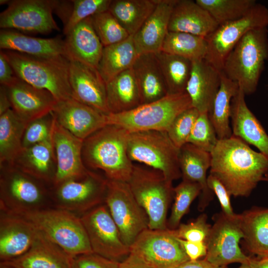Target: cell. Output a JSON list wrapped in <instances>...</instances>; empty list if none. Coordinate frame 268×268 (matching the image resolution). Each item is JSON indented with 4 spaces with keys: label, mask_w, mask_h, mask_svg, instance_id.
<instances>
[{
    "label": "cell",
    "mask_w": 268,
    "mask_h": 268,
    "mask_svg": "<svg viewBox=\"0 0 268 268\" xmlns=\"http://www.w3.org/2000/svg\"><path fill=\"white\" fill-rule=\"evenodd\" d=\"M210 173L230 196L248 197L262 181H268V159L232 135L219 139L211 151Z\"/></svg>",
    "instance_id": "cell-1"
},
{
    "label": "cell",
    "mask_w": 268,
    "mask_h": 268,
    "mask_svg": "<svg viewBox=\"0 0 268 268\" xmlns=\"http://www.w3.org/2000/svg\"><path fill=\"white\" fill-rule=\"evenodd\" d=\"M129 132L108 124L83 140L82 159L89 170L101 171L108 180L128 182L134 165L128 153Z\"/></svg>",
    "instance_id": "cell-2"
},
{
    "label": "cell",
    "mask_w": 268,
    "mask_h": 268,
    "mask_svg": "<svg viewBox=\"0 0 268 268\" xmlns=\"http://www.w3.org/2000/svg\"><path fill=\"white\" fill-rule=\"evenodd\" d=\"M20 79L51 92L58 101L74 98L70 85V61L65 56L39 57L1 50Z\"/></svg>",
    "instance_id": "cell-3"
},
{
    "label": "cell",
    "mask_w": 268,
    "mask_h": 268,
    "mask_svg": "<svg viewBox=\"0 0 268 268\" xmlns=\"http://www.w3.org/2000/svg\"><path fill=\"white\" fill-rule=\"evenodd\" d=\"M268 59V27L248 31L226 57L222 72L246 95L254 93Z\"/></svg>",
    "instance_id": "cell-4"
},
{
    "label": "cell",
    "mask_w": 268,
    "mask_h": 268,
    "mask_svg": "<svg viewBox=\"0 0 268 268\" xmlns=\"http://www.w3.org/2000/svg\"><path fill=\"white\" fill-rule=\"evenodd\" d=\"M51 187L12 165L0 166V211L22 215L52 207Z\"/></svg>",
    "instance_id": "cell-5"
},
{
    "label": "cell",
    "mask_w": 268,
    "mask_h": 268,
    "mask_svg": "<svg viewBox=\"0 0 268 268\" xmlns=\"http://www.w3.org/2000/svg\"><path fill=\"white\" fill-rule=\"evenodd\" d=\"M19 216L71 257L93 252L80 217L75 214L52 207Z\"/></svg>",
    "instance_id": "cell-6"
},
{
    "label": "cell",
    "mask_w": 268,
    "mask_h": 268,
    "mask_svg": "<svg viewBox=\"0 0 268 268\" xmlns=\"http://www.w3.org/2000/svg\"><path fill=\"white\" fill-rule=\"evenodd\" d=\"M127 183L136 201L147 215L148 228H168L167 212L174 198L172 182L158 170L134 165Z\"/></svg>",
    "instance_id": "cell-7"
},
{
    "label": "cell",
    "mask_w": 268,
    "mask_h": 268,
    "mask_svg": "<svg viewBox=\"0 0 268 268\" xmlns=\"http://www.w3.org/2000/svg\"><path fill=\"white\" fill-rule=\"evenodd\" d=\"M193 107L186 92L168 94L154 102L141 104L130 111L106 115L107 125H115L129 133L147 131L166 132L181 112Z\"/></svg>",
    "instance_id": "cell-8"
},
{
    "label": "cell",
    "mask_w": 268,
    "mask_h": 268,
    "mask_svg": "<svg viewBox=\"0 0 268 268\" xmlns=\"http://www.w3.org/2000/svg\"><path fill=\"white\" fill-rule=\"evenodd\" d=\"M179 151L165 131L129 133L128 153L131 160L160 171L171 182L181 177Z\"/></svg>",
    "instance_id": "cell-9"
},
{
    "label": "cell",
    "mask_w": 268,
    "mask_h": 268,
    "mask_svg": "<svg viewBox=\"0 0 268 268\" xmlns=\"http://www.w3.org/2000/svg\"><path fill=\"white\" fill-rule=\"evenodd\" d=\"M107 186L108 180L104 176L88 170L82 176L51 187L52 206L81 216L105 203Z\"/></svg>",
    "instance_id": "cell-10"
},
{
    "label": "cell",
    "mask_w": 268,
    "mask_h": 268,
    "mask_svg": "<svg viewBox=\"0 0 268 268\" xmlns=\"http://www.w3.org/2000/svg\"><path fill=\"white\" fill-rule=\"evenodd\" d=\"M105 204L119 229L123 242L130 248L137 236L148 228L146 212L126 182L108 180Z\"/></svg>",
    "instance_id": "cell-11"
},
{
    "label": "cell",
    "mask_w": 268,
    "mask_h": 268,
    "mask_svg": "<svg viewBox=\"0 0 268 268\" xmlns=\"http://www.w3.org/2000/svg\"><path fill=\"white\" fill-rule=\"evenodd\" d=\"M268 27V8L257 3L243 17L219 25L205 38L207 43L204 60L221 72L229 53L250 30Z\"/></svg>",
    "instance_id": "cell-12"
},
{
    "label": "cell",
    "mask_w": 268,
    "mask_h": 268,
    "mask_svg": "<svg viewBox=\"0 0 268 268\" xmlns=\"http://www.w3.org/2000/svg\"><path fill=\"white\" fill-rule=\"evenodd\" d=\"M134 254L151 268H175L190 260L174 230L142 231L130 247Z\"/></svg>",
    "instance_id": "cell-13"
},
{
    "label": "cell",
    "mask_w": 268,
    "mask_h": 268,
    "mask_svg": "<svg viewBox=\"0 0 268 268\" xmlns=\"http://www.w3.org/2000/svg\"><path fill=\"white\" fill-rule=\"evenodd\" d=\"M57 0H9L0 14L1 29L46 34L60 30L53 16Z\"/></svg>",
    "instance_id": "cell-14"
},
{
    "label": "cell",
    "mask_w": 268,
    "mask_h": 268,
    "mask_svg": "<svg viewBox=\"0 0 268 268\" xmlns=\"http://www.w3.org/2000/svg\"><path fill=\"white\" fill-rule=\"evenodd\" d=\"M80 217L93 252L121 262L130 254L107 205L101 204Z\"/></svg>",
    "instance_id": "cell-15"
},
{
    "label": "cell",
    "mask_w": 268,
    "mask_h": 268,
    "mask_svg": "<svg viewBox=\"0 0 268 268\" xmlns=\"http://www.w3.org/2000/svg\"><path fill=\"white\" fill-rule=\"evenodd\" d=\"M243 237L240 214L229 217L221 213L211 227L205 242L207 253L204 259L218 267L249 263L251 258L243 253L239 246Z\"/></svg>",
    "instance_id": "cell-16"
},
{
    "label": "cell",
    "mask_w": 268,
    "mask_h": 268,
    "mask_svg": "<svg viewBox=\"0 0 268 268\" xmlns=\"http://www.w3.org/2000/svg\"><path fill=\"white\" fill-rule=\"evenodd\" d=\"M52 113L59 125L82 140L107 125L106 115L74 98L58 101Z\"/></svg>",
    "instance_id": "cell-17"
},
{
    "label": "cell",
    "mask_w": 268,
    "mask_h": 268,
    "mask_svg": "<svg viewBox=\"0 0 268 268\" xmlns=\"http://www.w3.org/2000/svg\"><path fill=\"white\" fill-rule=\"evenodd\" d=\"M52 139L57 160V172L52 186L82 176L88 171L82 159L84 140L64 129L56 120Z\"/></svg>",
    "instance_id": "cell-18"
},
{
    "label": "cell",
    "mask_w": 268,
    "mask_h": 268,
    "mask_svg": "<svg viewBox=\"0 0 268 268\" xmlns=\"http://www.w3.org/2000/svg\"><path fill=\"white\" fill-rule=\"evenodd\" d=\"M69 79L74 99L108 115L106 83L97 68L70 61Z\"/></svg>",
    "instance_id": "cell-19"
},
{
    "label": "cell",
    "mask_w": 268,
    "mask_h": 268,
    "mask_svg": "<svg viewBox=\"0 0 268 268\" xmlns=\"http://www.w3.org/2000/svg\"><path fill=\"white\" fill-rule=\"evenodd\" d=\"M6 88L11 109L27 124L52 112L58 102L49 91L35 87L19 78Z\"/></svg>",
    "instance_id": "cell-20"
},
{
    "label": "cell",
    "mask_w": 268,
    "mask_h": 268,
    "mask_svg": "<svg viewBox=\"0 0 268 268\" xmlns=\"http://www.w3.org/2000/svg\"><path fill=\"white\" fill-rule=\"evenodd\" d=\"M38 230L26 219L0 211V260L9 261L26 253Z\"/></svg>",
    "instance_id": "cell-21"
},
{
    "label": "cell",
    "mask_w": 268,
    "mask_h": 268,
    "mask_svg": "<svg viewBox=\"0 0 268 268\" xmlns=\"http://www.w3.org/2000/svg\"><path fill=\"white\" fill-rule=\"evenodd\" d=\"M245 94L241 88L231 103L230 119L232 135L257 147L268 159V134L248 108Z\"/></svg>",
    "instance_id": "cell-22"
},
{
    "label": "cell",
    "mask_w": 268,
    "mask_h": 268,
    "mask_svg": "<svg viewBox=\"0 0 268 268\" xmlns=\"http://www.w3.org/2000/svg\"><path fill=\"white\" fill-rule=\"evenodd\" d=\"M221 72L204 59L192 62L186 91L192 107L200 113H209L219 90Z\"/></svg>",
    "instance_id": "cell-23"
},
{
    "label": "cell",
    "mask_w": 268,
    "mask_h": 268,
    "mask_svg": "<svg viewBox=\"0 0 268 268\" xmlns=\"http://www.w3.org/2000/svg\"><path fill=\"white\" fill-rule=\"evenodd\" d=\"M177 0H158L154 10L133 36L138 55L161 51L168 32L171 14Z\"/></svg>",
    "instance_id": "cell-24"
},
{
    "label": "cell",
    "mask_w": 268,
    "mask_h": 268,
    "mask_svg": "<svg viewBox=\"0 0 268 268\" xmlns=\"http://www.w3.org/2000/svg\"><path fill=\"white\" fill-rule=\"evenodd\" d=\"M66 36L67 58L97 68L104 47L93 28L91 16L79 22Z\"/></svg>",
    "instance_id": "cell-25"
},
{
    "label": "cell",
    "mask_w": 268,
    "mask_h": 268,
    "mask_svg": "<svg viewBox=\"0 0 268 268\" xmlns=\"http://www.w3.org/2000/svg\"><path fill=\"white\" fill-rule=\"evenodd\" d=\"M10 165L52 186L57 160L52 136L42 142L23 148Z\"/></svg>",
    "instance_id": "cell-26"
},
{
    "label": "cell",
    "mask_w": 268,
    "mask_h": 268,
    "mask_svg": "<svg viewBox=\"0 0 268 268\" xmlns=\"http://www.w3.org/2000/svg\"><path fill=\"white\" fill-rule=\"evenodd\" d=\"M219 26L210 14L192 0H177L173 8L168 31L181 32L206 38Z\"/></svg>",
    "instance_id": "cell-27"
},
{
    "label": "cell",
    "mask_w": 268,
    "mask_h": 268,
    "mask_svg": "<svg viewBox=\"0 0 268 268\" xmlns=\"http://www.w3.org/2000/svg\"><path fill=\"white\" fill-rule=\"evenodd\" d=\"M179 162L182 180L197 183L201 187L199 206L202 210L213 196V192L207 185L206 176L211 166V153L187 143L180 148Z\"/></svg>",
    "instance_id": "cell-28"
},
{
    "label": "cell",
    "mask_w": 268,
    "mask_h": 268,
    "mask_svg": "<svg viewBox=\"0 0 268 268\" xmlns=\"http://www.w3.org/2000/svg\"><path fill=\"white\" fill-rule=\"evenodd\" d=\"M3 262L16 268H72V257L39 231L35 242L26 253Z\"/></svg>",
    "instance_id": "cell-29"
},
{
    "label": "cell",
    "mask_w": 268,
    "mask_h": 268,
    "mask_svg": "<svg viewBox=\"0 0 268 268\" xmlns=\"http://www.w3.org/2000/svg\"><path fill=\"white\" fill-rule=\"evenodd\" d=\"M0 48L35 57H67L65 42L61 38L31 37L12 29H1Z\"/></svg>",
    "instance_id": "cell-30"
},
{
    "label": "cell",
    "mask_w": 268,
    "mask_h": 268,
    "mask_svg": "<svg viewBox=\"0 0 268 268\" xmlns=\"http://www.w3.org/2000/svg\"><path fill=\"white\" fill-rule=\"evenodd\" d=\"M132 68L139 89L141 104L156 101L168 95L156 54L138 55Z\"/></svg>",
    "instance_id": "cell-31"
},
{
    "label": "cell",
    "mask_w": 268,
    "mask_h": 268,
    "mask_svg": "<svg viewBox=\"0 0 268 268\" xmlns=\"http://www.w3.org/2000/svg\"><path fill=\"white\" fill-rule=\"evenodd\" d=\"M106 93L109 113L129 111L141 105L132 68L120 73L107 83Z\"/></svg>",
    "instance_id": "cell-32"
},
{
    "label": "cell",
    "mask_w": 268,
    "mask_h": 268,
    "mask_svg": "<svg viewBox=\"0 0 268 268\" xmlns=\"http://www.w3.org/2000/svg\"><path fill=\"white\" fill-rule=\"evenodd\" d=\"M247 249L260 257H268V208L253 207L240 214Z\"/></svg>",
    "instance_id": "cell-33"
},
{
    "label": "cell",
    "mask_w": 268,
    "mask_h": 268,
    "mask_svg": "<svg viewBox=\"0 0 268 268\" xmlns=\"http://www.w3.org/2000/svg\"><path fill=\"white\" fill-rule=\"evenodd\" d=\"M138 56L133 35L120 43L104 47L97 70L107 83L131 68Z\"/></svg>",
    "instance_id": "cell-34"
},
{
    "label": "cell",
    "mask_w": 268,
    "mask_h": 268,
    "mask_svg": "<svg viewBox=\"0 0 268 268\" xmlns=\"http://www.w3.org/2000/svg\"><path fill=\"white\" fill-rule=\"evenodd\" d=\"M158 0H112L108 10L130 35H134L152 13Z\"/></svg>",
    "instance_id": "cell-35"
},
{
    "label": "cell",
    "mask_w": 268,
    "mask_h": 268,
    "mask_svg": "<svg viewBox=\"0 0 268 268\" xmlns=\"http://www.w3.org/2000/svg\"><path fill=\"white\" fill-rule=\"evenodd\" d=\"M238 89V83L221 71L220 85L208 113L218 139L228 138L232 135L230 126L231 103Z\"/></svg>",
    "instance_id": "cell-36"
},
{
    "label": "cell",
    "mask_w": 268,
    "mask_h": 268,
    "mask_svg": "<svg viewBox=\"0 0 268 268\" xmlns=\"http://www.w3.org/2000/svg\"><path fill=\"white\" fill-rule=\"evenodd\" d=\"M27 125L11 109L0 115V166L11 165L22 149Z\"/></svg>",
    "instance_id": "cell-37"
},
{
    "label": "cell",
    "mask_w": 268,
    "mask_h": 268,
    "mask_svg": "<svg viewBox=\"0 0 268 268\" xmlns=\"http://www.w3.org/2000/svg\"><path fill=\"white\" fill-rule=\"evenodd\" d=\"M155 54L165 81L168 94L186 92L192 70V62L162 51Z\"/></svg>",
    "instance_id": "cell-38"
},
{
    "label": "cell",
    "mask_w": 268,
    "mask_h": 268,
    "mask_svg": "<svg viewBox=\"0 0 268 268\" xmlns=\"http://www.w3.org/2000/svg\"><path fill=\"white\" fill-rule=\"evenodd\" d=\"M207 49L205 38L188 33L168 31L161 51L194 62L204 59Z\"/></svg>",
    "instance_id": "cell-39"
},
{
    "label": "cell",
    "mask_w": 268,
    "mask_h": 268,
    "mask_svg": "<svg viewBox=\"0 0 268 268\" xmlns=\"http://www.w3.org/2000/svg\"><path fill=\"white\" fill-rule=\"evenodd\" d=\"M219 25L244 16L257 3L255 0H196Z\"/></svg>",
    "instance_id": "cell-40"
},
{
    "label": "cell",
    "mask_w": 268,
    "mask_h": 268,
    "mask_svg": "<svg viewBox=\"0 0 268 268\" xmlns=\"http://www.w3.org/2000/svg\"><path fill=\"white\" fill-rule=\"evenodd\" d=\"M201 191L200 185L185 180H182L174 188V203L167 222L168 229L175 230L179 226L182 218L189 211L191 203L201 194Z\"/></svg>",
    "instance_id": "cell-41"
},
{
    "label": "cell",
    "mask_w": 268,
    "mask_h": 268,
    "mask_svg": "<svg viewBox=\"0 0 268 268\" xmlns=\"http://www.w3.org/2000/svg\"><path fill=\"white\" fill-rule=\"evenodd\" d=\"M91 19L103 47L120 43L131 36L108 10L93 15Z\"/></svg>",
    "instance_id": "cell-42"
},
{
    "label": "cell",
    "mask_w": 268,
    "mask_h": 268,
    "mask_svg": "<svg viewBox=\"0 0 268 268\" xmlns=\"http://www.w3.org/2000/svg\"><path fill=\"white\" fill-rule=\"evenodd\" d=\"M112 0H74L70 5L63 32L67 35L75 26L86 18L108 10Z\"/></svg>",
    "instance_id": "cell-43"
},
{
    "label": "cell",
    "mask_w": 268,
    "mask_h": 268,
    "mask_svg": "<svg viewBox=\"0 0 268 268\" xmlns=\"http://www.w3.org/2000/svg\"><path fill=\"white\" fill-rule=\"evenodd\" d=\"M218 140L208 113H200L187 143H191L202 150L211 153Z\"/></svg>",
    "instance_id": "cell-44"
},
{
    "label": "cell",
    "mask_w": 268,
    "mask_h": 268,
    "mask_svg": "<svg viewBox=\"0 0 268 268\" xmlns=\"http://www.w3.org/2000/svg\"><path fill=\"white\" fill-rule=\"evenodd\" d=\"M200 113L194 107L186 109L174 119L167 130L170 139L179 149L188 142Z\"/></svg>",
    "instance_id": "cell-45"
},
{
    "label": "cell",
    "mask_w": 268,
    "mask_h": 268,
    "mask_svg": "<svg viewBox=\"0 0 268 268\" xmlns=\"http://www.w3.org/2000/svg\"><path fill=\"white\" fill-rule=\"evenodd\" d=\"M55 121L54 115L51 112L29 123L23 135V148L31 146L50 138Z\"/></svg>",
    "instance_id": "cell-46"
},
{
    "label": "cell",
    "mask_w": 268,
    "mask_h": 268,
    "mask_svg": "<svg viewBox=\"0 0 268 268\" xmlns=\"http://www.w3.org/2000/svg\"><path fill=\"white\" fill-rule=\"evenodd\" d=\"M207 215L203 213L194 221L188 223H180L174 230L178 238L193 242H205L209 235L211 226L207 223Z\"/></svg>",
    "instance_id": "cell-47"
},
{
    "label": "cell",
    "mask_w": 268,
    "mask_h": 268,
    "mask_svg": "<svg viewBox=\"0 0 268 268\" xmlns=\"http://www.w3.org/2000/svg\"><path fill=\"white\" fill-rule=\"evenodd\" d=\"M119 264L94 252L72 257V268H119Z\"/></svg>",
    "instance_id": "cell-48"
},
{
    "label": "cell",
    "mask_w": 268,
    "mask_h": 268,
    "mask_svg": "<svg viewBox=\"0 0 268 268\" xmlns=\"http://www.w3.org/2000/svg\"><path fill=\"white\" fill-rule=\"evenodd\" d=\"M207 183L209 189L218 198L222 208V213L227 216H235L237 214L233 211L230 201L231 196L221 182L215 176L209 174L207 178Z\"/></svg>",
    "instance_id": "cell-49"
},
{
    "label": "cell",
    "mask_w": 268,
    "mask_h": 268,
    "mask_svg": "<svg viewBox=\"0 0 268 268\" xmlns=\"http://www.w3.org/2000/svg\"><path fill=\"white\" fill-rule=\"evenodd\" d=\"M182 247L190 260L195 261L205 257L207 247L205 242H193L178 238Z\"/></svg>",
    "instance_id": "cell-50"
},
{
    "label": "cell",
    "mask_w": 268,
    "mask_h": 268,
    "mask_svg": "<svg viewBox=\"0 0 268 268\" xmlns=\"http://www.w3.org/2000/svg\"><path fill=\"white\" fill-rule=\"evenodd\" d=\"M13 68L2 51L0 52V85L8 87L18 79Z\"/></svg>",
    "instance_id": "cell-51"
},
{
    "label": "cell",
    "mask_w": 268,
    "mask_h": 268,
    "mask_svg": "<svg viewBox=\"0 0 268 268\" xmlns=\"http://www.w3.org/2000/svg\"><path fill=\"white\" fill-rule=\"evenodd\" d=\"M119 268H151L134 254H130L120 263Z\"/></svg>",
    "instance_id": "cell-52"
},
{
    "label": "cell",
    "mask_w": 268,
    "mask_h": 268,
    "mask_svg": "<svg viewBox=\"0 0 268 268\" xmlns=\"http://www.w3.org/2000/svg\"><path fill=\"white\" fill-rule=\"evenodd\" d=\"M175 268H226V267H218L213 265L205 260H189Z\"/></svg>",
    "instance_id": "cell-53"
},
{
    "label": "cell",
    "mask_w": 268,
    "mask_h": 268,
    "mask_svg": "<svg viewBox=\"0 0 268 268\" xmlns=\"http://www.w3.org/2000/svg\"><path fill=\"white\" fill-rule=\"evenodd\" d=\"M11 109V103L8 97L6 87L0 86V115Z\"/></svg>",
    "instance_id": "cell-54"
},
{
    "label": "cell",
    "mask_w": 268,
    "mask_h": 268,
    "mask_svg": "<svg viewBox=\"0 0 268 268\" xmlns=\"http://www.w3.org/2000/svg\"><path fill=\"white\" fill-rule=\"evenodd\" d=\"M249 264L252 268H268V258L261 257L260 259L251 258Z\"/></svg>",
    "instance_id": "cell-55"
},
{
    "label": "cell",
    "mask_w": 268,
    "mask_h": 268,
    "mask_svg": "<svg viewBox=\"0 0 268 268\" xmlns=\"http://www.w3.org/2000/svg\"><path fill=\"white\" fill-rule=\"evenodd\" d=\"M0 268H16L5 262H0Z\"/></svg>",
    "instance_id": "cell-56"
},
{
    "label": "cell",
    "mask_w": 268,
    "mask_h": 268,
    "mask_svg": "<svg viewBox=\"0 0 268 268\" xmlns=\"http://www.w3.org/2000/svg\"><path fill=\"white\" fill-rule=\"evenodd\" d=\"M239 268H252L250 264H242Z\"/></svg>",
    "instance_id": "cell-57"
},
{
    "label": "cell",
    "mask_w": 268,
    "mask_h": 268,
    "mask_svg": "<svg viewBox=\"0 0 268 268\" xmlns=\"http://www.w3.org/2000/svg\"><path fill=\"white\" fill-rule=\"evenodd\" d=\"M9 0H0V4H5V3H7L8 4V2H9Z\"/></svg>",
    "instance_id": "cell-58"
},
{
    "label": "cell",
    "mask_w": 268,
    "mask_h": 268,
    "mask_svg": "<svg viewBox=\"0 0 268 268\" xmlns=\"http://www.w3.org/2000/svg\"></svg>",
    "instance_id": "cell-59"
},
{
    "label": "cell",
    "mask_w": 268,
    "mask_h": 268,
    "mask_svg": "<svg viewBox=\"0 0 268 268\" xmlns=\"http://www.w3.org/2000/svg\"></svg>",
    "instance_id": "cell-60"
}]
</instances>
